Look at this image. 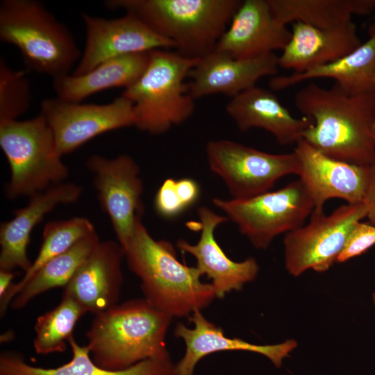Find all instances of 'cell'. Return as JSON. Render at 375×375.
Masks as SVG:
<instances>
[{
	"label": "cell",
	"mask_w": 375,
	"mask_h": 375,
	"mask_svg": "<svg viewBox=\"0 0 375 375\" xmlns=\"http://www.w3.org/2000/svg\"><path fill=\"white\" fill-rule=\"evenodd\" d=\"M0 147L11 172L5 187L8 199L30 197L68 176L53 133L40 113L26 120L0 121Z\"/></svg>",
	"instance_id": "7"
},
{
	"label": "cell",
	"mask_w": 375,
	"mask_h": 375,
	"mask_svg": "<svg viewBox=\"0 0 375 375\" xmlns=\"http://www.w3.org/2000/svg\"><path fill=\"white\" fill-rule=\"evenodd\" d=\"M176 186L187 209L198 200L200 188L195 180L190 178L176 180Z\"/></svg>",
	"instance_id": "33"
},
{
	"label": "cell",
	"mask_w": 375,
	"mask_h": 375,
	"mask_svg": "<svg viewBox=\"0 0 375 375\" xmlns=\"http://www.w3.org/2000/svg\"><path fill=\"white\" fill-rule=\"evenodd\" d=\"M372 303H373L374 306H375V292L372 293Z\"/></svg>",
	"instance_id": "36"
},
{
	"label": "cell",
	"mask_w": 375,
	"mask_h": 375,
	"mask_svg": "<svg viewBox=\"0 0 375 375\" xmlns=\"http://www.w3.org/2000/svg\"><path fill=\"white\" fill-rule=\"evenodd\" d=\"M123 249L130 270L140 279L144 298L171 317H190L215 299L212 285L201 281L198 269L181 263L172 244L155 240L142 219Z\"/></svg>",
	"instance_id": "2"
},
{
	"label": "cell",
	"mask_w": 375,
	"mask_h": 375,
	"mask_svg": "<svg viewBox=\"0 0 375 375\" xmlns=\"http://www.w3.org/2000/svg\"><path fill=\"white\" fill-rule=\"evenodd\" d=\"M291 38L278 56L279 67L301 73L334 62L357 49L362 43L351 22L333 28H320L296 22Z\"/></svg>",
	"instance_id": "21"
},
{
	"label": "cell",
	"mask_w": 375,
	"mask_h": 375,
	"mask_svg": "<svg viewBox=\"0 0 375 375\" xmlns=\"http://www.w3.org/2000/svg\"><path fill=\"white\" fill-rule=\"evenodd\" d=\"M238 0H107L110 10L138 17L175 44L177 52L202 58L215 50L239 8Z\"/></svg>",
	"instance_id": "4"
},
{
	"label": "cell",
	"mask_w": 375,
	"mask_h": 375,
	"mask_svg": "<svg viewBox=\"0 0 375 375\" xmlns=\"http://www.w3.org/2000/svg\"><path fill=\"white\" fill-rule=\"evenodd\" d=\"M85 27V44L73 75L86 74L108 60L155 49L175 48L135 15L106 19L81 13Z\"/></svg>",
	"instance_id": "13"
},
{
	"label": "cell",
	"mask_w": 375,
	"mask_h": 375,
	"mask_svg": "<svg viewBox=\"0 0 375 375\" xmlns=\"http://www.w3.org/2000/svg\"><path fill=\"white\" fill-rule=\"evenodd\" d=\"M72 359L53 368L34 366L18 352L5 351L0 354V375H175V365L168 359H148L129 368L112 371L92 360L87 346H81L74 336L69 340Z\"/></svg>",
	"instance_id": "24"
},
{
	"label": "cell",
	"mask_w": 375,
	"mask_h": 375,
	"mask_svg": "<svg viewBox=\"0 0 375 375\" xmlns=\"http://www.w3.org/2000/svg\"><path fill=\"white\" fill-rule=\"evenodd\" d=\"M82 193V186L61 183L30 197L26 206L14 210L13 218L0 226V270L20 268L26 273L32 265L27 247L35 226L57 206L74 203Z\"/></svg>",
	"instance_id": "19"
},
{
	"label": "cell",
	"mask_w": 375,
	"mask_h": 375,
	"mask_svg": "<svg viewBox=\"0 0 375 375\" xmlns=\"http://www.w3.org/2000/svg\"><path fill=\"white\" fill-rule=\"evenodd\" d=\"M12 271L0 270V299L2 298L12 285V279L15 276Z\"/></svg>",
	"instance_id": "35"
},
{
	"label": "cell",
	"mask_w": 375,
	"mask_h": 375,
	"mask_svg": "<svg viewBox=\"0 0 375 375\" xmlns=\"http://www.w3.org/2000/svg\"><path fill=\"white\" fill-rule=\"evenodd\" d=\"M0 39L21 53L25 65L53 78L68 72L81 53L69 29L36 0H3Z\"/></svg>",
	"instance_id": "6"
},
{
	"label": "cell",
	"mask_w": 375,
	"mask_h": 375,
	"mask_svg": "<svg viewBox=\"0 0 375 375\" xmlns=\"http://www.w3.org/2000/svg\"><path fill=\"white\" fill-rule=\"evenodd\" d=\"M197 215L200 220L199 240L192 244L181 239L176 246L182 252L194 257L195 267L201 275L205 274L211 280L215 297L222 299L227 293L240 290L244 284L255 280L259 266L253 257L241 262L233 261L219 246L215 232L219 225L228 220L226 217L206 206L199 207Z\"/></svg>",
	"instance_id": "16"
},
{
	"label": "cell",
	"mask_w": 375,
	"mask_h": 375,
	"mask_svg": "<svg viewBox=\"0 0 375 375\" xmlns=\"http://www.w3.org/2000/svg\"><path fill=\"white\" fill-rule=\"evenodd\" d=\"M172 319L145 298L128 300L95 315L86 346L94 363L112 371L171 358L165 339Z\"/></svg>",
	"instance_id": "3"
},
{
	"label": "cell",
	"mask_w": 375,
	"mask_h": 375,
	"mask_svg": "<svg viewBox=\"0 0 375 375\" xmlns=\"http://www.w3.org/2000/svg\"><path fill=\"white\" fill-rule=\"evenodd\" d=\"M86 167L94 176L93 185L101 208L108 215L124 249L144 211L140 167L126 154L114 158L94 154L88 158Z\"/></svg>",
	"instance_id": "12"
},
{
	"label": "cell",
	"mask_w": 375,
	"mask_h": 375,
	"mask_svg": "<svg viewBox=\"0 0 375 375\" xmlns=\"http://www.w3.org/2000/svg\"><path fill=\"white\" fill-rule=\"evenodd\" d=\"M295 144L294 151L301 165L299 178L313 200L314 210H324L325 203L331 199H340L347 203L363 202L370 167L331 158L303 139Z\"/></svg>",
	"instance_id": "14"
},
{
	"label": "cell",
	"mask_w": 375,
	"mask_h": 375,
	"mask_svg": "<svg viewBox=\"0 0 375 375\" xmlns=\"http://www.w3.org/2000/svg\"><path fill=\"white\" fill-rule=\"evenodd\" d=\"M291 31L274 16L267 0L241 2L215 49L235 58H250L283 50Z\"/></svg>",
	"instance_id": "17"
},
{
	"label": "cell",
	"mask_w": 375,
	"mask_h": 375,
	"mask_svg": "<svg viewBox=\"0 0 375 375\" xmlns=\"http://www.w3.org/2000/svg\"><path fill=\"white\" fill-rule=\"evenodd\" d=\"M374 82H375V76H374ZM373 131L375 133V122H374V124L373 125Z\"/></svg>",
	"instance_id": "37"
},
{
	"label": "cell",
	"mask_w": 375,
	"mask_h": 375,
	"mask_svg": "<svg viewBox=\"0 0 375 375\" xmlns=\"http://www.w3.org/2000/svg\"><path fill=\"white\" fill-rule=\"evenodd\" d=\"M140 76L121 95L133 103L134 126L151 135H160L187 121L195 109L185 79L199 58L155 49Z\"/></svg>",
	"instance_id": "5"
},
{
	"label": "cell",
	"mask_w": 375,
	"mask_h": 375,
	"mask_svg": "<svg viewBox=\"0 0 375 375\" xmlns=\"http://www.w3.org/2000/svg\"><path fill=\"white\" fill-rule=\"evenodd\" d=\"M40 110L60 156L102 133L134 126L135 123L133 103L122 95L103 105L48 98L41 102Z\"/></svg>",
	"instance_id": "11"
},
{
	"label": "cell",
	"mask_w": 375,
	"mask_h": 375,
	"mask_svg": "<svg viewBox=\"0 0 375 375\" xmlns=\"http://www.w3.org/2000/svg\"><path fill=\"white\" fill-rule=\"evenodd\" d=\"M206 155L210 169L237 200L269 192L281 178L299 175L301 168L294 151L270 153L228 140L209 141Z\"/></svg>",
	"instance_id": "9"
},
{
	"label": "cell",
	"mask_w": 375,
	"mask_h": 375,
	"mask_svg": "<svg viewBox=\"0 0 375 375\" xmlns=\"http://www.w3.org/2000/svg\"><path fill=\"white\" fill-rule=\"evenodd\" d=\"M95 232L93 224L87 218L76 217L47 223L42 232V242L38 254L21 280L13 283L0 299V315L3 317L13 298L24 283L44 263L66 251L82 238Z\"/></svg>",
	"instance_id": "28"
},
{
	"label": "cell",
	"mask_w": 375,
	"mask_h": 375,
	"mask_svg": "<svg viewBox=\"0 0 375 375\" xmlns=\"http://www.w3.org/2000/svg\"><path fill=\"white\" fill-rule=\"evenodd\" d=\"M100 242L95 231L47 261L22 286L10 303L11 308L22 309L38 295L52 288H64Z\"/></svg>",
	"instance_id": "27"
},
{
	"label": "cell",
	"mask_w": 375,
	"mask_h": 375,
	"mask_svg": "<svg viewBox=\"0 0 375 375\" xmlns=\"http://www.w3.org/2000/svg\"><path fill=\"white\" fill-rule=\"evenodd\" d=\"M189 320L194 328H190L179 323L174 329V335L181 338L185 345L183 358L175 365V375H194L196 365L203 358L223 351L260 353L279 368L283 359L297 347V342L293 339L277 344L259 345L237 338H228L222 328L208 321L200 310L194 311Z\"/></svg>",
	"instance_id": "20"
},
{
	"label": "cell",
	"mask_w": 375,
	"mask_h": 375,
	"mask_svg": "<svg viewBox=\"0 0 375 375\" xmlns=\"http://www.w3.org/2000/svg\"><path fill=\"white\" fill-rule=\"evenodd\" d=\"M365 217L363 202L347 203L328 215L313 210L308 224L285 235V265L288 273L297 277L308 269L328 271L336 262L353 227Z\"/></svg>",
	"instance_id": "10"
},
{
	"label": "cell",
	"mask_w": 375,
	"mask_h": 375,
	"mask_svg": "<svg viewBox=\"0 0 375 375\" xmlns=\"http://www.w3.org/2000/svg\"><path fill=\"white\" fill-rule=\"evenodd\" d=\"M297 110L312 122L303 138L323 154L360 166H375V90L351 95L336 83H310L294 95Z\"/></svg>",
	"instance_id": "1"
},
{
	"label": "cell",
	"mask_w": 375,
	"mask_h": 375,
	"mask_svg": "<svg viewBox=\"0 0 375 375\" xmlns=\"http://www.w3.org/2000/svg\"><path fill=\"white\" fill-rule=\"evenodd\" d=\"M374 18H375V14H374Z\"/></svg>",
	"instance_id": "38"
},
{
	"label": "cell",
	"mask_w": 375,
	"mask_h": 375,
	"mask_svg": "<svg viewBox=\"0 0 375 375\" xmlns=\"http://www.w3.org/2000/svg\"><path fill=\"white\" fill-rule=\"evenodd\" d=\"M124 251L119 242H100L64 287L63 295L97 315L117 304L123 282Z\"/></svg>",
	"instance_id": "18"
},
{
	"label": "cell",
	"mask_w": 375,
	"mask_h": 375,
	"mask_svg": "<svg viewBox=\"0 0 375 375\" xmlns=\"http://www.w3.org/2000/svg\"><path fill=\"white\" fill-rule=\"evenodd\" d=\"M226 111L240 131L262 128L281 145L296 144L312 124L294 117L272 91L257 85L232 97Z\"/></svg>",
	"instance_id": "22"
},
{
	"label": "cell",
	"mask_w": 375,
	"mask_h": 375,
	"mask_svg": "<svg viewBox=\"0 0 375 375\" xmlns=\"http://www.w3.org/2000/svg\"><path fill=\"white\" fill-rule=\"evenodd\" d=\"M149 52L108 60L83 75L68 74L54 78L53 87L57 97L70 102H80L102 90L119 87L126 89L145 69L149 62Z\"/></svg>",
	"instance_id": "25"
},
{
	"label": "cell",
	"mask_w": 375,
	"mask_h": 375,
	"mask_svg": "<svg viewBox=\"0 0 375 375\" xmlns=\"http://www.w3.org/2000/svg\"><path fill=\"white\" fill-rule=\"evenodd\" d=\"M363 203L369 223L375 226V166L370 167L369 179Z\"/></svg>",
	"instance_id": "34"
},
{
	"label": "cell",
	"mask_w": 375,
	"mask_h": 375,
	"mask_svg": "<svg viewBox=\"0 0 375 375\" xmlns=\"http://www.w3.org/2000/svg\"><path fill=\"white\" fill-rule=\"evenodd\" d=\"M85 313L77 301L63 295L56 307L38 317L34 327L35 351L40 355L65 351L77 322Z\"/></svg>",
	"instance_id": "29"
},
{
	"label": "cell",
	"mask_w": 375,
	"mask_h": 375,
	"mask_svg": "<svg viewBox=\"0 0 375 375\" xmlns=\"http://www.w3.org/2000/svg\"><path fill=\"white\" fill-rule=\"evenodd\" d=\"M156 212L165 219L175 218L187 208L184 205L176 186V179H165L158 188L153 200Z\"/></svg>",
	"instance_id": "32"
},
{
	"label": "cell",
	"mask_w": 375,
	"mask_h": 375,
	"mask_svg": "<svg viewBox=\"0 0 375 375\" xmlns=\"http://www.w3.org/2000/svg\"><path fill=\"white\" fill-rule=\"evenodd\" d=\"M374 245H375V226L360 221L351 229L336 262H344L359 256Z\"/></svg>",
	"instance_id": "31"
},
{
	"label": "cell",
	"mask_w": 375,
	"mask_h": 375,
	"mask_svg": "<svg viewBox=\"0 0 375 375\" xmlns=\"http://www.w3.org/2000/svg\"><path fill=\"white\" fill-rule=\"evenodd\" d=\"M275 18L287 26L301 22L320 28H333L352 22L354 15L375 10V0H267Z\"/></svg>",
	"instance_id": "26"
},
{
	"label": "cell",
	"mask_w": 375,
	"mask_h": 375,
	"mask_svg": "<svg viewBox=\"0 0 375 375\" xmlns=\"http://www.w3.org/2000/svg\"><path fill=\"white\" fill-rule=\"evenodd\" d=\"M368 35L357 49L334 62L303 72L273 77L270 88L280 90L305 81L328 78L349 94L375 90V22L369 26Z\"/></svg>",
	"instance_id": "23"
},
{
	"label": "cell",
	"mask_w": 375,
	"mask_h": 375,
	"mask_svg": "<svg viewBox=\"0 0 375 375\" xmlns=\"http://www.w3.org/2000/svg\"><path fill=\"white\" fill-rule=\"evenodd\" d=\"M213 205L233 222L258 249H266L282 233L304 224L315 204L299 178L283 188L247 199H212Z\"/></svg>",
	"instance_id": "8"
},
{
	"label": "cell",
	"mask_w": 375,
	"mask_h": 375,
	"mask_svg": "<svg viewBox=\"0 0 375 375\" xmlns=\"http://www.w3.org/2000/svg\"><path fill=\"white\" fill-rule=\"evenodd\" d=\"M30 104V85L25 72L12 69L1 57L0 121L17 119Z\"/></svg>",
	"instance_id": "30"
},
{
	"label": "cell",
	"mask_w": 375,
	"mask_h": 375,
	"mask_svg": "<svg viewBox=\"0 0 375 375\" xmlns=\"http://www.w3.org/2000/svg\"><path fill=\"white\" fill-rule=\"evenodd\" d=\"M278 67L274 53L241 59L215 49L200 58L189 73L188 90L194 99L214 94L232 98L262 77L277 76Z\"/></svg>",
	"instance_id": "15"
}]
</instances>
